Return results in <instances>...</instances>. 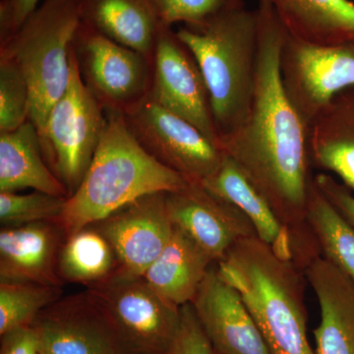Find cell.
Listing matches in <instances>:
<instances>
[{"instance_id":"1","label":"cell","mask_w":354,"mask_h":354,"mask_svg":"<svg viewBox=\"0 0 354 354\" xmlns=\"http://www.w3.org/2000/svg\"><path fill=\"white\" fill-rule=\"evenodd\" d=\"M258 62L252 101L245 118L221 137L223 153L290 228L306 264L320 249L306 221L314 183L308 127L286 95L279 55L286 31L267 0H259Z\"/></svg>"},{"instance_id":"2","label":"cell","mask_w":354,"mask_h":354,"mask_svg":"<svg viewBox=\"0 0 354 354\" xmlns=\"http://www.w3.org/2000/svg\"><path fill=\"white\" fill-rule=\"evenodd\" d=\"M106 116L92 162L57 221L67 236L145 195L176 192L189 183L144 150L123 114L106 111Z\"/></svg>"},{"instance_id":"3","label":"cell","mask_w":354,"mask_h":354,"mask_svg":"<svg viewBox=\"0 0 354 354\" xmlns=\"http://www.w3.org/2000/svg\"><path fill=\"white\" fill-rule=\"evenodd\" d=\"M239 293L271 354H315L307 334L304 272L279 257L257 236L247 237L216 263Z\"/></svg>"},{"instance_id":"4","label":"cell","mask_w":354,"mask_h":354,"mask_svg":"<svg viewBox=\"0 0 354 354\" xmlns=\"http://www.w3.org/2000/svg\"><path fill=\"white\" fill-rule=\"evenodd\" d=\"M178 38L194 55L208 87L220 142L245 118L255 88L257 11H230L200 28L181 26Z\"/></svg>"},{"instance_id":"5","label":"cell","mask_w":354,"mask_h":354,"mask_svg":"<svg viewBox=\"0 0 354 354\" xmlns=\"http://www.w3.org/2000/svg\"><path fill=\"white\" fill-rule=\"evenodd\" d=\"M80 23L77 0H41L20 29L0 43V57L17 65L29 84L30 120L39 135L68 85L70 53Z\"/></svg>"},{"instance_id":"6","label":"cell","mask_w":354,"mask_h":354,"mask_svg":"<svg viewBox=\"0 0 354 354\" xmlns=\"http://www.w3.org/2000/svg\"><path fill=\"white\" fill-rule=\"evenodd\" d=\"M106 121V111L82 80L72 46L68 85L39 133L44 160L68 191V198L82 183Z\"/></svg>"},{"instance_id":"7","label":"cell","mask_w":354,"mask_h":354,"mask_svg":"<svg viewBox=\"0 0 354 354\" xmlns=\"http://www.w3.org/2000/svg\"><path fill=\"white\" fill-rule=\"evenodd\" d=\"M87 291L133 351L169 354L180 326L181 307L158 295L142 277L116 272Z\"/></svg>"},{"instance_id":"8","label":"cell","mask_w":354,"mask_h":354,"mask_svg":"<svg viewBox=\"0 0 354 354\" xmlns=\"http://www.w3.org/2000/svg\"><path fill=\"white\" fill-rule=\"evenodd\" d=\"M82 80L106 111L125 114L150 95L153 62L80 23L73 41Z\"/></svg>"},{"instance_id":"9","label":"cell","mask_w":354,"mask_h":354,"mask_svg":"<svg viewBox=\"0 0 354 354\" xmlns=\"http://www.w3.org/2000/svg\"><path fill=\"white\" fill-rule=\"evenodd\" d=\"M279 68L291 104L309 127L335 95L354 87V41L320 46L286 32Z\"/></svg>"},{"instance_id":"10","label":"cell","mask_w":354,"mask_h":354,"mask_svg":"<svg viewBox=\"0 0 354 354\" xmlns=\"http://www.w3.org/2000/svg\"><path fill=\"white\" fill-rule=\"evenodd\" d=\"M124 118L144 150L188 183H204L220 169L225 158L221 147L151 97Z\"/></svg>"},{"instance_id":"11","label":"cell","mask_w":354,"mask_h":354,"mask_svg":"<svg viewBox=\"0 0 354 354\" xmlns=\"http://www.w3.org/2000/svg\"><path fill=\"white\" fill-rule=\"evenodd\" d=\"M149 97L187 120L221 147L211 97L201 69L189 48L169 26H162L158 35Z\"/></svg>"},{"instance_id":"12","label":"cell","mask_w":354,"mask_h":354,"mask_svg":"<svg viewBox=\"0 0 354 354\" xmlns=\"http://www.w3.org/2000/svg\"><path fill=\"white\" fill-rule=\"evenodd\" d=\"M165 194L145 195L88 225L101 232L113 247L120 274L143 276L171 239L174 227Z\"/></svg>"},{"instance_id":"13","label":"cell","mask_w":354,"mask_h":354,"mask_svg":"<svg viewBox=\"0 0 354 354\" xmlns=\"http://www.w3.org/2000/svg\"><path fill=\"white\" fill-rule=\"evenodd\" d=\"M167 213L174 227L218 263L242 239L256 236L250 221L236 207L201 183L165 194Z\"/></svg>"},{"instance_id":"14","label":"cell","mask_w":354,"mask_h":354,"mask_svg":"<svg viewBox=\"0 0 354 354\" xmlns=\"http://www.w3.org/2000/svg\"><path fill=\"white\" fill-rule=\"evenodd\" d=\"M48 354H118L108 316L85 291L60 298L32 323Z\"/></svg>"},{"instance_id":"15","label":"cell","mask_w":354,"mask_h":354,"mask_svg":"<svg viewBox=\"0 0 354 354\" xmlns=\"http://www.w3.org/2000/svg\"><path fill=\"white\" fill-rule=\"evenodd\" d=\"M216 354H271L235 288L211 267L191 302Z\"/></svg>"},{"instance_id":"16","label":"cell","mask_w":354,"mask_h":354,"mask_svg":"<svg viewBox=\"0 0 354 354\" xmlns=\"http://www.w3.org/2000/svg\"><path fill=\"white\" fill-rule=\"evenodd\" d=\"M64 230L57 221H44L0 232V281L60 286L58 258Z\"/></svg>"},{"instance_id":"17","label":"cell","mask_w":354,"mask_h":354,"mask_svg":"<svg viewBox=\"0 0 354 354\" xmlns=\"http://www.w3.org/2000/svg\"><path fill=\"white\" fill-rule=\"evenodd\" d=\"M315 293L320 322L314 330L317 354H354V283L318 256L304 271Z\"/></svg>"},{"instance_id":"18","label":"cell","mask_w":354,"mask_h":354,"mask_svg":"<svg viewBox=\"0 0 354 354\" xmlns=\"http://www.w3.org/2000/svg\"><path fill=\"white\" fill-rule=\"evenodd\" d=\"M201 184L236 207L250 221L257 239L269 246L279 257L292 261L300 268L299 249L292 232L247 179L234 160L225 153L218 171Z\"/></svg>"},{"instance_id":"19","label":"cell","mask_w":354,"mask_h":354,"mask_svg":"<svg viewBox=\"0 0 354 354\" xmlns=\"http://www.w3.org/2000/svg\"><path fill=\"white\" fill-rule=\"evenodd\" d=\"M81 22L153 62L162 24L152 0H77Z\"/></svg>"},{"instance_id":"20","label":"cell","mask_w":354,"mask_h":354,"mask_svg":"<svg viewBox=\"0 0 354 354\" xmlns=\"http://www.w3.org/2000/svg\"><path fill=\"white\" fill-rule=\"evenodd\" d=\"M312 165L354 191V87L333 97L308 127Z\"/></svg>"},{"instance_id":"21","label":"cell","mask_w":354,"mask_h":354,"mask_svg":"<svg viewBox=\"0 0 354 354\" xmlns=\"http://www.w3.org/2000/svg\"><path fill=\"white\" fill-rule=\"evenodd\" d=\"M32 188L68 198V191L44 160L38 129L31 120L0 133V192Z\"/></svg>"},{"instance_id":"22","label":"cell","mask_w":354,"mask_h":354,"mask_svg":"<svg viewBox=\"0 0 354 354\" xmlns=\"http://www.w3.org/2000/svg\"><path fill=\"white\" fill-rule=\"evenodd\" d=\"M212 263L189 237L174 227L164 250L142 278L167 301L181 307L196 297Z\"/></svg>"},{"instance_id":"23","label":"cell","mask_w":354,"mask_h":354,"mask_svg":"<svg viewBox=\"0 0 354 354\" xmlns=\"http://www.w3.org/2000/svg\"><path fill=\"white\" fill-rule=\"evenodd\" d=\"M267 1L293 38L320 46L354 41V2L351 0Z\"/></svg>"},{"instance_id":"24","label":"cell","mask_w":354,"mask_h":354,"mask_svg":"<svg viewBox=\"0 0 354 354\" xmlns=\"http://www.w3.org/2000/svg\"><path fill=\"white\" fill-rule=\"evenodd\" d=\"M118 270L115 253L109 242L93 227L66 237L58 258V274L62 281L97 285Z\"/></svg>"},{"instance_id":"25","label":"cell","mask_w":354,"mask_h":354,"mask_svg":"<svg viewBox=\"0 0 354 354\" xmlns=\"http://www.w3.org/2000/svg\"><path fill=\"white\" fill-rule=\"evenodd\" d=\"M306 221L321 255L354 283V227L333 206L314 181Z\"/></svg>"},{"instance_id":"26","label":"cell","mask_w":354,"mask_h":354,"mask_svg":"<svg viewBox=\"0 0 354 354\" xmlns=\"http://www.w3.org/2000/svg\"><path fill=\"white\" fill-rule=\"evenodd\" d=\"M62 293L60 286L0 281V335L32 326Z\"/></svg>"},{"instance_id":"27","label":"cell","mask_w":354,"mask_h":354,"mask_svg":"<svg viewBox=\"0 0 354 354\" xmlns=\"http://www.w3.org/2000/svg\"><path fill=\"white\" fill-rule=\"evenodd\" d=\"M66 201V197L37 190L28 194L0 192V223L6 227L57 221Z\"/></svg>"},{"instance_id":"28","label":"cell","mask_w":354,"mask_h":354,"mask_svg":"<svg viewBox=\"0 0 354 354\" xmlns=\"http://www.w3.org/2000/svg\"><path fill=\"white\" fill-rule=\"evenodd\" d=\"M31 93L19 67L0 57V133L14 131L30 120Z\"/></svg>"},{"instance_id":"29","label":"cell","mask_w":354,"mask_h":354,"mask_svg":"<svg viewBox=\"0 0 354 354\" xmlns=\"http://www.w3.org/2000/svg\"><path fill=\"white\" fill-rule=\"evenodd\" d=\"M162 24L200 28L230 11L245 8L244 0H152Z\"/></svg>"},{"instance_id":"30","label":"cell","mask_w":354,"mask_h":354,"mask_svg":"<svg viewBox=\"0 0 354 354\" xmlns=\"http://www.w3.org/2000/svg\"><path fill=\"white\" fill-rule=\"evenodd\" d=\"M180 312V326L169 354H216L192 304L183 305Z\"/></svg>"},{"instance_id":"31","label":"cell","mask_w":354,"mask_h":354,"mask_svg":"<svg viewBox=\"0 0 354 354\" xmlns=\"http://www.w3.org/2000/svg\"><path fill=\"white\" fill-rule=\"evenodd\" d=\"M41 0H1L0 1V43L13 36Z\"/></svg>"},{"instance_id":"32","label":"cell","mask_w":354,"mask_h":354,"mask_svg":"<svg viewBox=\"0 0 354 354\" xmlns=\"http://www.w3.org/2000/svg\"><path fill=\"white\" fill-rule=\"evenodd\" d=\"M314 181L333 206L354 227V196L351 189L328 174H316Z\"/></svg>"},{"instance_id":"33","label":"cell","mask_w":354,"mask_h":354,"mask_svg":"<svg viewBox=\"0 0 354 354\" xmlns=\"http://www.w3.org/2000/svg\"><path fill=\"white\" fill-rule=\"evenodd\" d=\"M41 344L32 326L18 328L1 335L0 354H39Z\"/></svg>"},{"instance_id":"34","label":"cell","mask_w":354,"mask_h":354,"mask_svg":"<svg viewBox=\"0 0 354 354\" xmlns=\"http://www.w3.org/2000/svg\"><path fill=\"white\" fill-rule=\"evenodd\" d=\"M39 354H48V353H43V351H41V353H39Z\"/></svg>"}]
</instances>
